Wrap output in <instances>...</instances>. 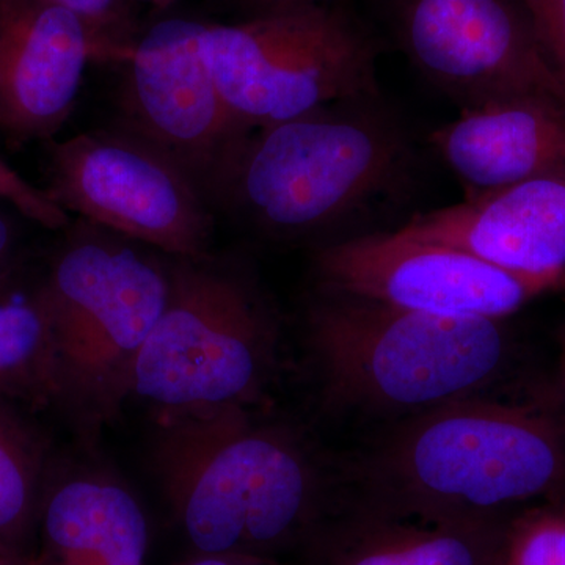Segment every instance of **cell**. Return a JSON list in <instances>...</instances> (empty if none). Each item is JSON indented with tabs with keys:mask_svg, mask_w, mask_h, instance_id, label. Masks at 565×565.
<instances>
[{
	"mask_svg": "<svg viewBox=\"0 0 565 565\" xmlns=\"http://www.w3.org/2000/svg\"><path fill=\"white\" fill-rule=\"evenodd\" d=\"M151 465L203 555L300 552L340 500L310 441L253 408L158 416Z\"/></svg>",
	"mask_w": 565,
	"mask_h": 565,
	"instance_id": "6da1fadb",
	"label": "cell"
},
{
	"mask_svg": "<svg viewBox=\"0 0 565 565\" xmlns=\"http://www.w3.org/2000/svg\"><path fill=\"white\" fill-rule=\"evenodd\" d=\"M353 497L455 525L503 526L515 505L565 486V441L550 416L471 397L408 416L356 470Z\"/></svg>",
	"mask_w": 565,
	"mask_h": 565,
	"instance_id": "7a4b0ae2",
	"label": "cell"
},
{
	"mask_svg": "<svg viewBox=\"0 0 565 565\" xmlns=\"http://www.w3.org/2000/svg\"><path fill=\"white\" fill-rule=\"evenodd\" d=\"M379 99H348L253 129L215 211L273 239L307 241L340 232L403 193L414 148Z\"/></svg>",
	"mask_w": 565,
	"mask_h": 565,
	"instance_id": "3957f363",
	"label": "cell"
},
{
	"mask_svg": "<svg viewBox=\"0 0 565 565\" xmlns=\"http://www.w3.org/2000/svg\"><path fill=\"white\" fill-rule=\"evenodd\" d=\"M501 322L316 289L305 344L323 405L405 419L484 396L503 377L511 340Z\"/></svg>",
	"mask_w": 565,
	"mask_h": 565,
	"instance_id": "277c9868",
	"label": "cell"
},
{
	"mask_svg": "<svg viewBox=\"0 0 565 565\" xmlns=\"http://www.w3.org/2000/svg\"><path fill=\"white\" fill-rule=\"evenodd\" d=\"M36 289L54 344V407L93 444L131 397L169 294L167 255L84 222Z\"/></svg>",
	"mask_w": 565,
	"mask_h": 565,
	"instance_id": "5b68a950",
	"label": "cell"
},
{
	"mask_svg": "<svg viewBox=\"0 0 565 565\" xmlns=\"http://www.w3.org/2000/svg\"><path fill=\"white\" fill-rule=\"evenodd\" d=\"M169 294L141 349L131 397L158 416L262 404L280 323L255 275L214 253L167 255Z\"/></svg>",
	"mask_w": 565,
	"mask_h": 565,
	"instance_id": "8992f818",
	"label": "cell"
},
{
	"mask_svg": "<svg viewBox=\"0 0 565 565\" xmlns=\"http://www.w3.org/2000/svg\"><path fill=\"white\" fill-rule=\"evenodd\" d=\"M199 47L223 99L250 131L330 104L381 96L377 43L337 3L233 24L200 21Z\"/></svg>",
	"mask_w": 565,
	"mask_h": 565,
	"instance_id": "52a82bcc",
	"label": "cell"
},
{
	"mask_svg": "<svg viewBox=\"0 0 565 565\" xmlns=\"http://www.w3.org/2000/svg\"><path fill=\"white\" fill-rule=\"evenodd\" d=\"M46 192L62 210L163 255L212 252L215 210L199 185L120 128L55 143Z\"/></svg>",
	"mask_w": 565,
	"mask_h": 565,
	"instance_id": "ba28073f",
	"label": "cell"
},
{
	"mask_svg": "<svg viewBox=\"0 0 565 565\" xmlns=\"http://www.w3.org/2000/svg\"><path fill=\"white\" fill-rule=\"evenodd\" d=\"M321 291L452 318L503 321L559 278L501 269L471 253L396 232L341 237L316 248Z\"/></svg>",
	"mask_w": 565,
	"mask_h": 565,
	"instance_id": "9c48e42d",
	"label": "cell"
},
{
	"mask_svg": "<svg viewBox=\"0 0 565 565\" xmlns=\"http://www.w3.org/2000/svg\"><path fill=\"white\" fill-rule=\"evenodd\" d=\"M200 21L151 25L126 55L118 128L169 156L215 210L234 154L250 129L237 120L199 47Z\"/></svg>",
	"mask_w": 565,
	"mask_h": 565,
	"instance_id": "30bf717a",
	"label": "cell"
},
{
	"mask_svg": "<svg viewBox=\"0 0 565 565\" xmlns=\"http://www.w3.org/2000/svg\"><path fill=\"white\" fill-rule=\"evenodd\" d=\"M408 61L462 109L515 96L565 106L523 0H394Z\"/></svg>",
	"mask_w": 565,
	"mask_h": 565,
	"instance_id": "8fae6325",
	"label": "cell"
},
{
	"mask_svg": "<svg viewBox=\"0 0 565 565\" xmlns=\"http://www.w3.org/2000/svg\"><path fill=\"white\" fill-rule=\"evenodd\" d=\"M98 50L90 29L52 0H0V131L51 139L68 120Z\"/></svg>",
	"mask_w": 565,
	"mask_h": 565,
	"instance_id": "7c38bea8",
	"label": "cell"
},
{
	"mask_svg": "<svg viewBox=\"0 0 565 565\" xmlns=\"http://www.w3.org/2000/svg\"><path fill=\"white\" fill-rule=\"evenodd\" d=\"M399 232L527 275L565 273V170L416 214Z\"/></svg>",
	"mask_w": 565,
	"mask_h": 565,
	"instance_id": "4fadbf2b",
	"label": "cell"
},
{
	"mask_svg": "<svg viewBox=\"0 0 565 565\" xmlns=\"http://www.w3.org/2000/svg\"><path fill=\"white\" fill-rule=\"evenodd\" d=\"M429 143L465 192L463 202L541 174L565 170V106L515 96L460 110Z\"/></svg>",
	"mask_w": 565,
	"mask_h": 565,
	"instance_id": "5bb4252c",
	"label": "cell"
},
{
	"mask_svg": "<svg viewBox=\"0 0 565 565\" xmlns=\"http://www.w3.org/2000/svg\"><path fill=\"white\" fill-rule=\"evenodd\" d=\"M501 527L430 522L340 498L299 553L302 565H490Z\"/></svg>",
	"mask_w": 565,
	"mask_h": 565,
	"instance_id": "9a60e30c",
	"label": "cell"
},
{
	"mask_svg": "<svg viewBox=\"0 0 565 565\" xmlns=\"http://www.w3.org/2000/svg\"><path fill=\"white\" fill-rule=\"evenodd\" d=\"M43 527L62 555H90L104 565H143L148 525L128 489L98 473H76L44 487Z\"/></svg>",
	"mask_w": 565,
	"mask_h": 565,
	"instance_id": "2e32d148",
	"label": "cell"
},
{
	"mask_svg": "<svg viewBox=\"0 0 565 565\" xmlns=\"http://www.w3.org/2000/svg\"><path fill=\"white\" fill-rule=\"evenodd\" d=\"M0 397L29 408L54 407V344L39 289L0 291Z\"/></svg>",
	"mask_w": 565,
	"mask_h": 565,
	"instance_id": "e0dca14e",
	"label": "cell"
},
{
	"mask_svg": "<svg viewBox=\"0 0 565 565\" xmlns=\"http://www.w3.org/2000/svg\"><path fill=\"white\" fill-rule=\"evenodd\" d=\"M50 473V445L20 405L0 397V542L10 545L31 523Z\"/></svg>",
	"mask_w": 565,
	"mask_h": 565,
	"instance_id": "ac0fdd59",
	"label": "cell"
},
{
	"mask_svg": "<svg viewBox=\"0 0 565 565\" xmlns=\"http://www.w3.org/2000/svg\"><path fill=\"white\" fill-rule=\"evenodd\" d=\"M490 565H565V508L539 505L511 516Z\"/></svg>",
	"mask_w": 565,
	"mask_h": 565,
	"instance_id": "d6986e66",
	"label": "cell"
},
{
	"mask_svg": "<svg viewBox=\"0 0 565 565\" xmlns=\"http://www.w3.org/2000/svg\"><path fill=\"white\" fill-rule=\"evenodd\" d=\"M90 29L99 58L125 62L134 41L122 0H52Z\"/></svg>",
	"mask_w": 565,
	"mask_h": 565,
	"instance_id": "ffe728a7",
	"label": "cell"
},
{
	"mask_svg": "<svg viewBox=\"0 0 565 565\" xmlns=\"http://www.w3.org/2000/svg\"><path fill=\"white\" fill-rule=\"evenodd\" d=\"M0 200L20 212L22 217L47 230H63L70 225L68 212L51 199L46 189H39L21 177L0 158Z\"/></svg>",
	"mask_w": 565,
	"mask_h": 565,
	"instance_id": "44dd1931",
	"label": "cell"
},
{
	"mask_svg": "<svg viewBox=\"0 0 565 565\" xmlns=\"http://www.w3.org/2000/svg\"><path fill=\"white\" fill-rule=\"evenodd\" d=\"M546 61L565 88V0H523Z\"/></svg>",
	"mask_w": 565,
	"mask_h": 565,
	"instance_id": "7402d4cb",
	"label": "cell"
},
{
	"mask_svg": "<svg viewBox=\"0 0 565 565\" xmlns=\"http://www.w3.org/2000/svg\"><path fill=\"white\" fill-rule=\"evenodd\" d=\"M17 226L9 215L0 211V275L20 273V256H18Z\"/></svg>",
	"mask_w": 565,
	"mask_h": 565,
	"instance_id": "603a6c76",
	"label": "cell"
},
{
	"mask_svg": "<svg viewBox=\"0 0 565 565\" xmlns=\"http://www.w3.org/2000/svg\"><path fill=\"white\" fill-rule=\"evenodd\" d=\"M239 2L253 11L252 17H256V14L273 13V11L333 3V0H239Z\"/></svg>",
	"mask_w": 565,
	"mask_h": 565,
	"instance_id": "cb8c5ba5",
	"label": "cell"
},
{
	"mask_svg": "<svg viewBox=\"0 0 565 565\" xmlns=\"http://www.w3.org/2000/svg\"><path fill=\"white\" fill-rule=\"evenodd\" d=\"M191 565H285L273 557L248 555H204Z\"/></svg>",
	"mask_w": 565,
	"mask_h": 565,
	"instance_id": "d4e9b609",
	"label": "cell"
},
{
	"mask_svg": "<svg viewBox=\"0 0 565 565\" xmlns=\"http://www.w3.org/2000/svg\"><path fill=\"white\" fill-rule=\"evenodd\" d=\"M0 565H29L10 545L0 542Z\"/></svg>",
	"mask_w": 565,
	"mask_h": 565,
	"instance_id": "484cf974",
	"label": "cell"
},
{
	"mask_svg": "<svg viewBox=\"0 0 565 565\" xmlns=\"http://www.w3.org/2000/svg\"><path fill=\"white\" fill-rule=\"evenodd\" d=\"M561 345H563V352H561V384H563V392L565 396V327L563 330V337H561Z\"/></svg>",
	"mask_w": 565,
	"mask_h": 565,
	"instance_id": "4316f807",
	"label": "cell"
},
{
	"mask_svg": "<svg viewBox=\"0 0 565 565\" xmlns=\"http://www.w3.org/2000/svg\"><path fill=\"white\" fill-rule=\"evenodd\" d=\"M18 277H20V273L0 275V291H2V289L9 288V286L13 285V282H17Z\"/></svg>",
	"mask_w": 565,
	"mask_h": 565,
	"instance_id": "83f0119b",
	"label": "cell"
},
{
	"mask_svg": "<svg viewBox=\"0 0 565 565\" xmlns=\"http://www.w3.org/2000/svg\"><path fill=\"white\" fill-rule=\"evenodd\" d=\"M145 2L152 3V6L161 7V9H163V7H167V6H170V3H173L174 0H145Z\"/></svg>",
	"mask_w": 565,
	"mask_h": 565,
	"instance_id": "f1b7e54d",
	"label": "cell"
},
{
	"mask_svg": "<svg viewBox=\"0 0 565 565\" xmlns=\"http://www.w3.org/2000/svg\"><path fill=\"white\" fill-rule=\"evenodd\" d=\"M553 291H564L565 292V273L561 275L559 280H557L555 285V289Z\"/></svg>",
	"mask_w": 565,
	"mask_h": 565,
	"instance_id": "f546056e",
	"label": "cell"
}]
</instances>
